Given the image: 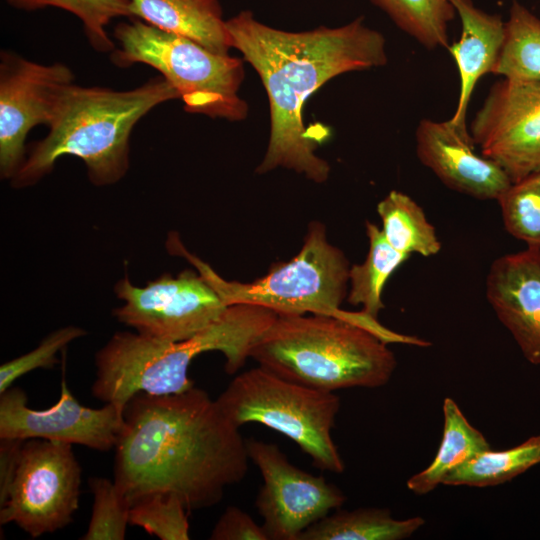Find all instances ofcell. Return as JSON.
<instances>
[{
    "instance_id": "obj_2",
    "label": "cell",
    "mask_w": 540,
    "mask_h": 540,
    "mask_svg": "<svg viewBox=\"0 0 540 540\" xmlns=\"http://www.w3.org/2000/svg\"><path fill=\"white\" fill-rule=\"evenodd\" d=\"M226 25L232 48L256 70L269 100V142L256 172L282 167L325 182L330 166L315 154L316 141L303 122L304 103L340 74L384 66V36L365 25L363 17L339 27L290 32L268 26L245 10Z\"/></svg>"
},
{
    "instance_id": "obj_21",
    "label": "cell",
    "mask_w": 540,
    "mask_h": 540,
    "mask_svg": "<svg viewBox=\"0 0 540 540\" xmlns=\"http://www.w3.org/2000/svg\"><path fill=\"white\" fill-rule=\"evenodd\" d=\"M386 241L405 255L430 257L441 250L435 227L423 209L407 194L392 190L377 205Z\"/></svg>"
},
{
    "instance_id": "obj_20",
    "label": "cell",
    "mask_w": 540,
    "mask_h": 540,
    "mask_svg": "<svg viewBox=\"0 0 540 540\" xmlns=\"http://www.w3.org/2000/svg\"><path fill=\"white\" fill-rule=\"evenodd\" d=\"M425 523L420 516L396 519L389 510H334L307 528L299 540H402Z\"/></svg>"
},
{
    "instance_id": "obj_17",
    "label": "cell",
    "mask_w": 540,
    "mask_h": 540,
    "mask_svg": "<svg viewBox=\"0 0 540 540\" xmlns=\"http://www.w3.org/2000/svg\"><path fill=\"white\" fill-rule=\"evenodd\" d=\"M461 22V35L449 46L460 76L456 110L447 124L460 136L472 138L466 125L467 109L478 80L491 73L505 35V22L498 14L477 8L472 0H451Z\"/></svg>"
},
{
    "instance_id": "obj_16",
    "label": "cell",
    "mask_w": 540,
    "mask_h": 540,
    "mask_svg": "<svg viewBox=\"0 0 540 540\" xmlns=\"http://www.w3.org/2000/svg\"><path fill=\"white\" fill-rule=\"evenodd\" d=\"M416 153L450 189L482 200H497L512 183L493 160L475 152L472 138L457 134L447 122L420 121Z\"/></svg>"
},
{
    "instance_id": "obj_12",
    "label": "cell",
    "mask_w": 540,
    "mask_h": 540,
    "mask_svg": "<svg viewBox=\"0 0 540 540\" xmlns=\"http://www.w3.org/2000/svg\"><path fill=\"white\" fill-rule=\"evenodd\" d=\"M470 135L512 182L540 171V81L503 78L493 83Z\"/></svg>"
},
{
    "instance_id": "obj_26",
    "label": "cell",
    "mask_w": 540,
    "mask_h": 540,
    "mask_svg": "<svg viewBox=\"0 0 540 540\" xmlns=\"http://www.w3.org/2000/svg\"><path fill=\"white\" fill-rule=\"evenodd\" d=\"M19 10L35 11L47 7L59 8L76 16L82 23L89 44L101 53L112 52L116 42L106 32L115 18H131L127 0H6Z\"/></svg>"
},
{
    "instance_id": "obj_6",
    "label": "cell",
    "mask_w": 540,
    "mask_h": 540,
    "mask_svg": "<svg viewBox=\"0 0 540 540\" xmlns=\"http://www.w3.org/2000/svg\"><path fill=\"white\" fill-rule=\"evenodd\" d=\"M198 273L227 305L249 304L278 316L328 315L357 323L388 342H405L406 336L383 327L377 319L340 308L349 282V263L344 253L327 239L325 226L311 222L301 250L291 260L275 264L253 282L227 281L209 265L177 245Z\"/></svg>"
},
{
    "instance_id": "obj_29",
    "label": "cell",
    "mask_w": 540,
    "mask_h": 540,
    "mask_svg": "<svg viewBox=\"0 0 540 540\" xmlns=\"http://www.w3.org/2000/svg\"><path fill=\"white\" fill-rule=\"evenodd\" d=\"M187 511L176 495L156 493L131 506L129 525L139 526L161 540H188Z\"/></svg>"
},
{
    "instance_id": "obj_9",
    "label": "cell",
    "mask_w": 540,
    "mask_h": 540,
    "mask_svg": "<svg viewBox=\"0 0 540 540\" xmlns=\"http://www.w3.org/2000/svg\"><path fill=\"white\" fill-rule=\"evenodd\" d=\"M81 467L72 445L28 439L5 502L0 524L14 522L32 538L66 527L79 505Z\"/></svg>"
},
{
    "instance_id": "obj_23",
    "label": "cell",
    "mask_w": 540,
    "mask_h": 540,
    "mask_svg": "<svg viewBox=\"0 0 540 540\" xmlns=\"http://www.w3.org/2000/svg\"><path fill=\"white\" fill-rule=\"evenodd\" d=\"M491 73L515 81H540V18L516 0Z\"/></svg>"
},
{
    "instance_id": "obj_11",
    "label": "cell",
    "mask_w": 540,
    "mask_h": 540,
    "mask_svg": "<svg viewBox=\"0 0 540 540\" xmlns=\"http://www.w3.org/2000/svg\"><path fill=\"white\" fill-rule=\"evenodd\" d=\"M246 445L263 478L256 507L269 540H299L307 528L345 502L338 487L294 466L277 445L256 439Z\"/></svg>"
},
{
    "instance_id": "obj_7",
    "label": "cell",
    "mask_w": 540,
    "mask_h": 540,
    "mask_svg": "<svg viewBox=\"0 0 540 540\" xmlns=\"http://www.w3.org/2000/svg\"><path fill=\"white\" fill-rule=\"evenodd\" d=\"M113 29L118 46L111 61L127 68L141 63L156 69L178 92L184 109L236 122L248 115V105L239 96L244 79L241 59L214 53L185 36L128 18Z\"/></svg>"
},
{
    "instance_id": "obj_32",
    "label": "cell",
    "mask_w": 540,
    "mask_h": 540,
    "mask_svg": "<svg viewBox=\"0 0 540 540\" xmlns=\"http://www.w3.org/2000/svg\"><path fill=\"white\" fill-rule=\"evenodd\" d=\"M24 441L0 438V505L5 502L13 483Z\"/></svg>"
},
{
    "instance_id": "obj_4",
    "label": "cell",
    "mask_w": 540,
    "mask_h": 540,
    "mask_svg": "<svg viewBox=\"0 0 540 540\" xmlns=\"http://www.w3.org/2000/svg\"><path fill=\"white\" fill-rule=\"evenodd\" d=\"M277 316L260 306L232 304L206 328L178 342L117 332L96 354L92 394L105 403L125 406L138 393H182L194 387L188 375L192 360L209 351L222 352L225 370L233 374Z\"/></svg>"
},
{
    "instance_id": "obj_1",
    "label": "cell",
    "mask_w": 540,
    "mask_h": 540,
    "mask_svg": "<svg viewBox=\"0 0 540 540\" xmlns=\"http://www.w3.org/2000/svg\"><path fill=\"white\" fill-rule=\"evenodd\" d=\"M123 417L114 482L131 506L162 493L176 495L188 511L210 507L247 474L250 459L239 427L202 389L138 393Z\"/></svg>"
},
{
    "instance_id": "obj_31",
    "label": "cell",
    "mask_w": 540,
    "mask_h": 540,
    "mask_svg": "<svg viewBox=\"0 0 540 540\" xmlns=\"http://www.w3.org/2000/svg\"><path fill=\"white\" fill-rule=\"evenodd\" d=\"M212 540H269L262 525L236 506H228L210 534Z\"/></svg>"
},
{
    "instance_id": "obj_14",
    "label": "cell",
    "mask_w": 540,
    "mask_h": 540,
    "mask_svg": "<svg viewBox=\"0 0 540 540\" xmlns=\"http://www.w3.org/2000/svg\"><path fill=\"white\" fill-rule=\"evenodd\" d=\"M26 393L11 386L0 394V438L45 439L108 451L115 448L123 427L124 407L81 405L63 377L58 401L44 410L28 406Z\"/></svg>"
},
{
    "instance_id": "obj_28",
    "label": "cell",
    "mask_w": 540,
    "mask_h": 540,
    "mask_svg": "<svg viewBox=\"0 0 540 540\" xmlns=\"http://www.w3.org/2000/svg\"><path fill=\"white\" fill-rule=\"evenodd\" d=\"M88 483L93 494V507L87 531L80 539H125L131 509L128 499L114 480L93 477Z\"/></svg>"
},
{
    "instance_id": "obj_13",
    "label": "cell",
    "mask_w": 540,
    "mask_h": 540,
    "mask_svg": "<svg viewBox=\"0 0 540 540\" xmlns=\"http://www.w3.org/2000/svg\"><path fill=\"white\" fill-rule=\"evenodd\" d=\"M72 70L0 53V173L12 179L25 161V140L32 128L50 124L61 91L74 83Z\"/></svg>"
},
{
    "instance_id": "obj_8",
    "label": "cell",
    "mask_w": 540,
    "mask_h": 540,
    "mask_svg": "<svg viewBox=\"0 0 540 540\" xmlns=\"http://www.w3.org/2000/svg\"><path fill=\"white\" fill-rule=\"evenodd\" d=\"M216 402L237 427L264 425L295 442L319 469L344 471L331 435L340 408L334 392L287 380L258 366L237 375Z\"/></svg>"
},
{
    "instance_id": "obj_3",
    "label": "cell",
    "mask_w": 540,
    "mask_h": 540,
    "mask_svg": "<svg viewBox=\"0 0 540 540\" xmlns=\"http://www.w3.org/2000/svg\"><path fill=\"white\" fill-rule=\"evenodd\" d=\"M177 99V90L163 76L122 91L67 85L58 97L48 134L32 144L12 185L35 184L65 155L85 163L93 184L118 182L129 167V140L137 122L156 106Z\"/></svg>"
},
{
    "instance_id": "obj_25",
    "label": "cell",
    "mask_w": 540,
    "mask_h": 540,
    "mask_svg": "<svg viewBox=\"0 0 540 540\" xmlns=\"http://www.w3.org/2000/svg\"><path fill=\"white\" fill-rule=\"evenodd\" d=\"M370 1L427 49L449 48L448 27L456 14L451 0Z\"/></svg>"
},
{
    "instance_id": "obj_5",
    "label": "cell",
    "mask_w": 540,
    "mask_h": 540,
    "mask_svg": "<svg viewBox=\"0 0 540 540\" xmlns=\"http://www.w3.org/2000/svg\"><path fill=\"white\" fill-rule=\"evenodd\" d=\"M259 366L315 389L377 388L396 359L371 330L335 316H277L250 351Z\"/></svg>"
},
{
    "instance_id": "obj_10",
    "label": "cell",
    "mask_w": 540,
    "mask_h": 540,
    "mask_svg": "<svg viewBox=\"0 0 540 540\" xmlns=\"http://www.w3.org/2000/svg\"><path fill=\"white\" fill-rule=\"evenodd\" d=\"M124 305L114 310L118 321L159 340L188 339L217 320L227 305L199 273L185 270L176 277L162 275L144 287L126 276L115 286Z\"/></svg>"
},
{
    "instance_id": "obj_24",
    "label": "cell",
    "mask_w": 540,
    "mask_h": 540,
    "mask_svg": "<svg viewBox=\"0 0 540 540\" xmlns=\"http://www.w3.org/2000/svg\"><path fill=\"white\" fill-rule=\"evenodd\" d=\"M540 463V435L513 448L488 449L453 470L443 484L449 486H495L522 474Z\"/></svg>"
},
{
    "instance_id": "obj_18",
    "label": "cell",
    "mask_w": 540,
    "mask_h": 540,
    "mask_svg": "<svg viewBox=\"0 0 540 540\" xmlns=\"http://www.w3.org/2000/svg\"><path fill=\"white\" fill-rule=\"evenodd\" d=\"M131 18L229 54L231 37L218 0H127Z\"/></svg>"
},
{
    "instance_id": "obj_19",
    "label": "cell",
    "mask_w": 540,
    "mask_h": 540,
    "mask_svg": "<svg viewBox=\"0 0 540 540\" xmlns=\"http://www.w3.org/2000/svg\"><path fill=\"white\" fill-rule=\"evenodd\" d=\"M444 427L441 444L431 464L407 480V488L417 495H425L443 484L456 468L478 454L491 449L484 435L466 419L457 403L445 398Z\"/></svg>"
},
{
    "instance_id": "obj_30",
    "label": "cell",
    "mask_w": 540,
    "mask_h": 540,
    "mask_svg": "<svg viewBox=\"0 0 540 540\" xmlns=\"http://www.w3.org/2000/svg\"><path fill=\"white\" fill-rule=\"evenodd\" d=\"M85 335L76 326H66L50 333L32 351L11 359L0 367V394L20 377L38 368H52L57 363L56 354L71 341Z\"/></svg>"
},
{
    "instance_id": "obj_15",
    "label": "cell",
    "mask_w": 540,
    "mask_h": 540,
    "mask_svg": "<svg viewBox=\"0 0 540 540\" xmlns=\"http://www.w3.org/2000/svg\"><path fill=\"white\" fill-rule=\"evenodd\" d=\"M486 298L527 361L540 365V250L527 248L494 260Z\"/></svg>"
},
{
    "instance_id": "obj_22",
    "label": "cell",
    "mask_w": 540,
    "mask_h": 540,
    "mask_svg": "<svg viewBox=\"0 0 540 540\" xmlns=\"http://www.w3.org/2000/svg\"><path fill=\"white\" fill-rule=\"evenodd\" d=\"M365 226L369 251L361 264H354L349 269L347 300L351 305H361L364 314L377 319L384 308L382 293L386 282L409 256L395 250L376 224L366 221Z\"/></svg>"
},
{
    "instance_id": "obj_27",
    "label": "cell",
    "mask_w": 540,
    "mask_h": 540,
    "mask_svg": "<svg viewBox=\"0 0 540 540\" xmlns=\"http://www.w3.org/2000/svg\"><path fill=\"white\" fill-rule=\"evenodd\" d=\"M497 201L506 231L540 250V171L512 182Z\"/></svg>"
}]
</instances>
